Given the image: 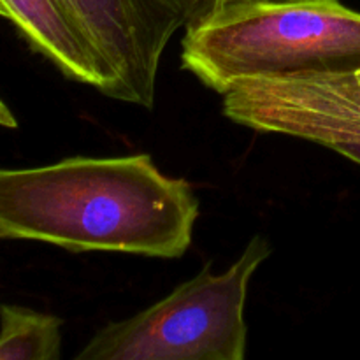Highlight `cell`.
<instances>
[{"instance_id": "5b68a950", "label": "cell", "mask_w": 360, "mask_h": 360, "mask_svg": "<svg viewBox=\"0 0 360 360\" xmlns=\"http://www.w3.org/2000/svg\"><path fill=\"white\" fill-rule=\"evenodd\" d=\"M109 69V97L153 109L160 60L186 27V0H62Z\"/></svg>"}, {"instance_id": "30bf717a", "label": "cell", "mask_w": 360, "mask_h": 360, "mask_svg": "<svg viewBox=\"0 0 360 360\" xmlns=\"http://www.w3.org/2000/svg\"><path fill=\"white\" fill-rule=\"evenodd\" d=\"M243 2H285V0H211L206 14H210L211 11L218 9V7H225V6H231V4H243ZM206 14H204V16H206Z\"/></svg>"}, {"instance_id": "8fae6325", "label": "cell", "mask_w": 360, "mask_h": 360, "mask_svg": "<svg viewBox=\"0 0 360 360\" xmlns=\"http://www.w3.org/2000/svg\"><path fill=\"white\" fill-rule=\"evenodd\" d=\"M359 77H360V72H359Z\"/></svg>"}, {"instance_id": "7a4b0ae2", "label": "cell", "mask_w": 360, "mask_h": 360, "mask_svg": "<svg viewBox=\"0 0 360 360\" xmlns=\"http://www.w3.org/2000/svg\"><path fill=\"white\" fill-rule=\"evenodd\" d=\"M181 67L220 95L260 77L359 74L360 13L340 0L218 7L185 27Z\"/></svg>"}, {"instance_id": "ba28073f", "label": "cell", "mask_w": 360, "mask_h": 360, "mask_svg": "<svg viewBox=\"0 0 360 360\" xmlns=\"http://www.w3.org/2000/svg\"><path fill=\"white\" fill-rule=\"evenodd\" d=\"M330 150L343 155L345 158H348V160L355 162V164L360 165V143H340V144H334Z\"/></svg>"}, {"instance_id": "9c48e42d", "label": "cell", "mask_w": 360, "mask_h": 360, "mask_svg": "<svg viewBox=\"0 0 360 360\" xmlns=\"http://www.w3.org/2000/svg\"><path fill=\"white\" fill-rule=\"evenodd\" d=\"M0 16H4L2 7H0ZM0 127H6V129H16L18 127L16 116L13 115V111L7 108V104L2 98H0Z\"/></svg>"}, {"instance_id": "3957f363", "label": "cell", "mask_w": 360, "mask_h": 360, "mask_svg": "<svg viewBox=\"0 0 360 360\" xmlns=\"http://www.w3.org/2000/svg\"><path fill=\"white\" fill-rule=\"evenodd\" d=\"M269 255V241L253 236L224 273L206 264L164 299L98 329L76 360H243L250 281Z\"/></svg>"}, {"instance_id": "8992f818", "label": "cell", "mask_w": 360, "mask_h": 360, "mask_svg": "<svg viewBox=\"0 0 360 360\" xmlns=\"http://www.w3.org/2000/svg\"><path fill=\"white\" fill-rule=\"evenodd\" d=\"M0 7L4 18L16 25L32 48L51 60L69 79L109 97L111 72L62 0H0Z\"/></svg>"}, {"instance_id": "52a82bcc", "label": "cell", "mask_w": 360, "mask_h": 360, "mask_svg": "<svg viewBox=\"0 0 360 360\" xmlns=\"http://www.w3.org/2000/svg\"><path fill=\"white\" fill-rule=\"evenodd\" d=\"M62 320L18 304L0 306V360H56Z\"/></svg>"}, {"instance_id": "6da1fadb", "label": "cell", "mask_w": 360, "mask_h": 360, "mask_svg": "<svg viewBox=\"0 0 360 360\" xmlns=\"http://www.w3.org/2000/svg\"><path fill=\"white\" fill-rule=\"evenodd\" d=\"M199 211L193 186L164 174L148 153L0 167V241L179 259Z\"/></svg>"}, {"instance_id": "277c9868", "label": "cell", "mask_w": 360, "mask_h": 360, "mask_svg": "<svg viewBox=\"0 0 360 360\" xmlns=\"http://www.w3.org/2000/svg\"><path fill=\"white\" fill-rule=\"evenodd\" d=\"M224 115L257 132L333 148L360 143L359 74H295L238 83L224 94Z\"/></svg>"}]
</instances>
